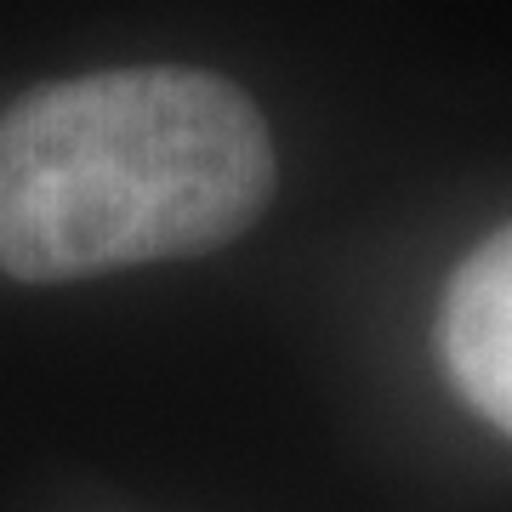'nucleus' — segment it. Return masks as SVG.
Segmentation results:
<instances>
[{
  "label": "nucleus",
  "instance_id": "f257e3e1",
  "mask_svg": "<svg viewBox=\"0 0 512 512\" xmlns=\"http://www.w3.org/2000/svg\"><path fill=\"white\" fill-rule=\"evenodd\" d=\"M274 194L256 103L205 69H103L0 114V268L29 285L200 256Z\"/></svg>",
  "mask_w": 512,
  "mask_h": 512
},
{
  "label": "nucleus",
  "instance_id": "f03ea898",
  "mask_svg": "<svg viewBox=\"0 0 512 512\" xmlns=\"http://www.w3.org/2000/svg\"><path fill=\"white\" fill-rule=\"evenodd\" d=\"M439 348L461 399L512 433V222L456 268L439 308Z\"/></svg>",
  "mask_w": 512,
  "mask_h": 512
}]
</instances>
